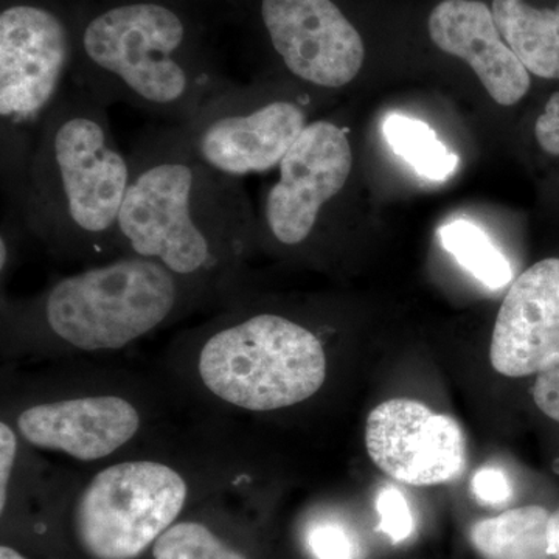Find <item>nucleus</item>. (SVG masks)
Returning <instances> with one entry per match:
<instances>
[{
    "label": "nucleus",
    "instance_id": "2eb2a0df",
    "mask_svg": "<svg viewBox=\"0 0 559 559\" xmlns=\"http://www.w3.org/2000/svg\"><path fill=\"white\" fill-rule=\"evenodd\" d=\"M491 11L503 39L528 73L559 80V3L538 9L525 0H492Z\"/></svg>",
    "mask_w": 559,
    "mask_h": 559
},
{
    "label": "nucleus",
    "instance_id": "f03ea898",
    "mask_svg": "<svg viewBox=\"0 0 559 559\" xmlns=\"http://www.w3.org/2000/svg\"><path fill=\"white\" fill-rule=\"evenodd\" d=\"M70 81L106 108L123 103L179 124L234 80L171 3L121 0L80 21Z\"/></svg>",
    "mask_w": 559,
    "mask_h": 559
},
{
    "label": "nucleus",
    "instance_id": "6ab92c4d",
    "mask_svg": "<svg viewBox=\"0 0 559 559\" xmlns=\"http://www.w3.org/2000/svg\"><path fill=\"white\" fill-rule=\"evenodd\" d=\"M154 559H248L200 522L173 524L153 546Z\"/></svg>",
    "mask_w": 559,
    "mask_h": 559
},
{
    "label": "nucleus",
    "instance_id": "5701e85b",
    "mask_svg": "<svg viewBox=\"0 0 559 559\" xmlns=\"http://www.w3.org/2000/svg\"><path fill=\"white\" fill-rule=\"evenodd\" d=\"M471 488L476 498L488 506H499L507 502L511 496L509 479L502 471L495 468L477 471L471 481Z\"/></svg>",
    "mask_w": 559,
    "mask_h": 559
},
{
    "label": "nucleus",
    "instance_id": "aec40b11",
    "mask_svg": "<svg viewBox=\"0 0 559 559\" xmlns=\"http://www.w3.org/2000/svg\"><path fill=\"white\" fill-rule=\"evenodd\" d=\"M308 547L318 559H358L359 547L347 528L322 522L308 533Z\"/></svg>",
    "mask_w": 559,
    "mask_h": 559
},
{
    "label": "nucleus",
    "instance_id": "9b49d317",
    "mask_svg": "<svg viewBox=\"0 0 559 559\" xmlns=\"http://www.w3.org/2000/svg\"><path fill=\"white\" fill-rule=\"evenodd\" d=\"M366 448L385 476L415 487L454 480L466 465V437L457 419L415 400L374 407L366 423Z\"/></svg>",
    "mask_w": 559,
    "mask_h": 559
},
{
    "label": "nucleus",
    "instance_id": "6e6552de",
    "mask_svg": "<svg viewBox=\"0 0 559 559\" xmlns=\"http://www.w3.org/2000/svg\"><path fill=\"white\" fill-rule=\"evenodd\" d=\"M189 487L154 460L116 463L92 477L76 503L81 547L94 559H135L178 520Z\"/></svg>",
    "mask_w": 559,
    "mask_h": 559
},
{
    "label": "nucleus",
    "instance_id": "423d86ee",
    "mask_svg": "<svg viewBox=\"0 0 559 559\" xmlns=\"http://www.w3.org/2000/svg\"><path fill=\"white\" fill-rule=\"evenodd\" d=\"M204 388L238 409L271 412L304 403L326 380L318 334L277 312L241 314L202 345Z\"/></svg>",
    "mask_w": 559,
    "mask_h": 559
},
{
    "label": "nucleus",
    "instance_id": "f257e3e1",
    "mask_svg": "<svg viewBox=\"0 0 559 559\" xmlns=\"http://www.w3.org/2000/svg\"><path fill=\"white\" fill-rule=\"evenodd\" d=\"M128 156L120 255L157 261L207 288L231 282L255 242V210L242 180L204 164L178 124L143 132Z\"/></svg>",
    "mask_w": 559,
    "mask_h": 559
},
{
    "label": "nucleus",
    "instance_id": "0eeeda50",
    "mask_svg": "<svg viewBox=\"0 0 559 559\" xmlns=\"http://www.w3.org/2000/svg\"><path fill=\"white\" fill-rule=\"evenodd\" d=\"M308 102L270 80L231 81L178 127L204 164L242 179L280 167L311 123Z\"/></svg>",
    "mask_w": 559,
    "mask_h": 559
},
{
    "label": "nucleus",
    "instance_id": "ddd939ff",
    "mask_svg": "<svg viewBox=\"0 0 559 559\" xmlns=\"http://www.w3.org/2000/svg\"><path fill=\"white\" fill-rule=\"evenodd\" d=\"M140 426L138 407L116 395L40 403L17 417V430L28 444L81 462L109 457L138 436Z\"/></svg>",
    "mask_w": 559,
    "mask_h": 559
},
{
    "label": "nucleus",
    "instance_id": "412c9836",
    "mask_svg": "<svg viewBox=\"0 0 559 559\" xmlns=\"http://www.w3.org/2000/svg\"><path fill=\"white\" fill-rule=\"evenodd\" d=\"M377 506L381 516V532L395 544L409 538L414 532V516L403 492L396 488L382 489Z\"/></svg>",
    "mask_w": 559,
    "mask_h": 559
},
{
    "label": "nucleus",
    "instance_id": "4468645a",
    "mask_svg": "<svg viewBox=\"0 0 559 559\" xmlns=\"http://www.w3.org/2000/svg\"><path fill=\"white\" fill-rule=\"evenodd\" d=\"M430 39L444 53L473 69L489 97L514 106L530 91V73L510 49L481 0H443L429 14Z\"/></svg>",
    "mask_w": 559,
    "mask_h": 559
},
{
    "label": "nucleus",
    "instance_id": "39448f33",
    "mask_svg": "<svg viewBox=\"0 0 559 559\" xmlns=\"http://www.w3.org/2000/svg\"><path fill=\"white\" fill-rule=\"evenodd\" d=\"M76 28L60 7L11 0L0 13V183L2 209L22 218L36 140L69 83ZM24 219V218H22Z\"/></svg>",
    "mask_w": 559,
    "mask_h": 559
},
{
    "label": "nucleus",
    "instance_id": "7ed1b4c3",
    "mask_svg": "<svg viewBox=\"0 0 559 559\" xmlns=\"http://www.w3.org/2000/svg\"><path fill=\"white\" fill-rule=\"evenodd\" d=\"M131 183L130 156L108 108L69 80L40 128L22 197L32 235L69 257L117 250Z\"/></svg>",
    "mask_w": 559,
    "mask_h": 559
},
{
    "label": "nucleus",
    "instance_id": "20e7f679",
    "mask_svg": "<svg viewBox=\"0 0 559 559\" xmlns=\"http://www.w3.org/2000/svg\"><path fill=\"white\" fill-rule=\"evenodd\" d=\"M207 289L157 261L120 255L61 278L17 314L70 347L110 352L159 329Z\"/></svg>",
    "mask_w": 559,
    "mask_h": 559
},
{
    "label": "nucleus",
    "instance_id": "bb28decb",
    "mask_svg": "<svg viewBox=\"0 0 559 559\" xmlns=\"http://www.w3.org/2000/svg\"><path fill=\"white\" fill-rule=\"evenodd\" d=\"M0 559H27V558L22 557L20 551L11 549V547H9V546H2V547H0Z\"/></svg>",
    "mask_w": 559,
    "mask_h": 559
},
{
    "label": "nucleus",
    "instance_id": "9d476101",
    "mask_svg": "<svg viewBox=\"0 0 559 559\" xmlns=\"http://www.w3.org/2000/svg\"><path fill=\"white\" fill-rule=\"evenodd\" d=\"M257 13L275 58L297 83L340 91L358 79L366 43L334 0H259Z\"/></svg>",
    "mask_w": 559,
    "mask_h": 559
},
{
    "label": "nucleus",
    "instance_id": "a878e982",
    "mask_svg": "<svg viewBox=\"0 0 559 559\" xmlns=\"http://www.w3.org/2000/svg\"><path fill=\"white\" fill-rule=\"evenodd\" d=\"M547 543L549 554L554 559H559V509L550 514L549 527H547Z\"/></svg>",
    "mask_w": 559,
    "mask_h": 559
},
{
    "label": "nucleus",
    "instance_id": "a211bd4d",
    "mask_svg": "<svg viewBox=\"0 0 559 559\" xmlns=\"http://www.w3.org/2000/svg\"><path fill=\"white\" fill-rule=\"evenodd\" d=\"M440 241L460 266L487 288H503L513 278L509 259L476 224L452 221L441 227Z\"/></svg>",
    "mask_w": 559,
    "mask_h": 559
},
{
    "label": "nucleus",
    "instance_id": "1a4fd4ad",
    "mask_svg": "<svg viewBox=\"0 0 559 559\" xmlns=\"http://www.w3.org/2000/svg\"><path fill=\"white\" fill-rule=\"evenodd\" d=\"M355 170L349 130L336 120H314L278 167L277 182L261 200L255 241L283 249L307 245L323 215L347 190Z\"/></svg>",
    "mask_w": 559,
    "mask_h": 559
},
{
    "label": "nucleus",
    "instance_id": "f8f14e48",
    "mask_svg": "<svg viewBox=\"0 0 559 559\" xmlns=\"http://www.w3.org/2000/svg\"><path fill=\"white\" fill-rule=\"evenodd\" d=\"M559 352V259L522 272L511 285L492 330L489 360L503 377L538 373Z\"/></svg>",
    "mask_w": 559,
    "mask_h": 559
},
{
    "label": "nucleus",
    "instance_id": "b1692460",
    "mask_svg": "<svg viewBox=\"0 0 559 559\" xmlns=\"http://www.w3.org/2000/svg\"><path fill=\"white\" fill-rule=\"evenodd\" d=\"M17 459V433L9 423H0V511H5L7 495Z\"/></svg>",
    "mask_w": 559,
    "mask_h": 559
},
{
    "label": "nucleus",
    "instance_id": "4be33fe9",
    "mask_svg": "<svg viewBox=\"0 0 559 559\" xmlns=\"http://www.w3.org/2000/svg\"><path fill=\"white\" fill-rule=\"evenodd\" d=\"M532 393L538 409L559 423V352L550 356L536 373Z\"/></svg>",
    "mask_w": 559,
    "mask_h": 559
},
{
    "label": "nucleus",
    "instance_id": "dca6fc26",
    "mask_svg": "<svg viewBox=\"0 0 559 559\" xmlns=\"http://www.w3.org/2000/svg\"><path fill=\"white\" fill-rule=\"evenodd\" d=\"M550 514L527 506L477 521L469 530L471 544L484 559H554L547 543Z\"/></svg>",
    "mask_w": 559,
    "mask_h": 559
},
{
    "label": "nucleus",
    "instance_id": "f3484780",
    "mask_svg": "<svg viewBox=\"0 0 559 559\" xmlns=\"http://www.w3.org/2000/svg\"><path fill=\"white\" fill-rule=\"evenodd\" d=\"M382 131L393 153L423 178L441 182L457 170V154L451 153L425 121L392 114L382 124Z\"/></svg>",
    "mask_w": 559,
    "mask_h": 559
},
{
    "label": "nucleus",
    "instance_id": "393cba45",
    "mask_svg": "<svg viewBox=\"0 0 559 559\" xmlns=\"http://www.w3.org/2000/svg\"><path fill=\"white\" fill-rule=\"evenodd\" d=\"M535 135L540 148L551 156H559V92L551 95L536 120Z\"/></svg>",
    "mask_w": 559,
    "mask_h": 559
}]
</instances>
